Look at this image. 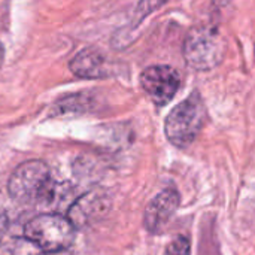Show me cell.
<instances>
[{"mask_svg":"<svg viewBox=\"0 0 255 255\" xmlns=\"http://www.w3.org/2000/svg\"><path fill=\"white\" fill-rule=\"evenodd\" d=\"M206 117L208 112L202 96L197 91L191 93L188 99L175 106L167 115L164 123L167 140L178 148L190 146L200 134Z\"/></svg>","mask_w":255,"mask_h":255,"instance_id":"1","label":"cell"},{"mask_svg":"<svg viewBox=\"0 0 255 255\" xmlns=\"http://www.w3.org/2000/svg\"><path fill=\"white\" fill-rule=\"evenodd\" d=\"M227 51V43L224 36L211 25L193 28L185 40L182 54L188 67L205 72L217 67Z\"/></svg>","mask_w":255,"mask_h":255,"instance_id":"2","label":"cell"},{"mask_svg":"<svg viewBox=\"0 0 255 255\" xmlns=\"http://www.w3.org/2000/svg\"><path fill=\"white\" fill-rule=\"evenodd\" d=\"M75 227L61 214H42L24 227V238L43 253H58L69 248L75 239Z\"/></svg>","mask_w":255,"mask_h":255,"instance_id":"3","label":"cell"},{"mask_svg":"<svg viewBox=\"0 0 255 255\" xmlns=\"http://www.w3.org/2000/svg\"><path fill=\"white\" fill-rule=\"evenodd\" d=\"M51 182V172L46 163L42 160H28L12 172L7 182V191L13 199L21 202L40 200Z\"/></svg>","mask_w":255,"mask_h":255,"instance_id":"4","label":"cell"},{"mask_svg":"<svg viewBox=\"0 0 255 255\" xmlns=\"http://www.w3.org/2000/svg\"><path fill=\"white\" fill-rule=\"evenodd\" d=\"M140 85L157 106H164L178 93L181 76L170 66H151L142 72Z\"/></svg>","mask_w":255,"mask_h":255,"instance_id":"5","label":"cell"},{"mask_svg":"<svg viewBox=\"0 0 255 255\" xmlns=\"http://www.w3.org/2000/svg\"><path fill=\"white\" fill-rule=\"evenodd\" d=\"M111 197L103 188H96L76 199L67 211V220L76 229H84L100 218L111 209Z\"/></svg>","mask_w":255,"mask_h":255,"instance_id":"6","label":"cell"},{"mask_svg":"<svg viewBox=\"0 0 255 255\" xmlns=\"http://www.w3.org/2000/svg\"><path fill=\"white\" fill-rule=\"evenodd\" d=\"M181 202L179 193L169 187L160 191L145 209V227L149 233H158L178 211Z\"/></svg>","mask_w":255,"mask_h":255,"instance_id":"7","label":"cell"},{"mask_svg":"<svg viewBox=\"0 0 255 255\" xmlns=\"http://www.w3.org/2000/svg\"><path fill=\"white\" fill-rule=\"evenodd\" d=\"M69 67L75 76L82 79H99L109 75L105 57L99 51L90 48L78 52L72 58Z\"/></svg>","mask_w":255,"mask_h":255,"instance_id":"8","label":"cell"},{"mask_svg":"<svg viewBox=\"0 0 255 255\" xmlns=\"http://www.w3.org/2000/svg\"><path fill=\"white\" fill-rule=\"evenodd\" d=\"M169 0H140L139 4L134 9V19H133V27H137L148 15L155 12L158 7H161L164 3Z\"/></svg>","mask_w":255,"mask_h":255,"instance_id":"9","label":"cell"},{"mask_svg":"<svg viewBox=\"0 0 255 255\" xmlns=\"http://www.w3.org/2000/svg\"><path fill=\"white\" fill-rule=\"evenodd\" d=\"M40 250L31 244L30 241H27L25 238L22 239H16L15 242H12L7 250L4 251V255H39Z\"/></svg>","mask_w":255,"mask_h":255,"instance_id":"10","label":"cell"},{"mask_svg":"<svg viewBox=\"0 0 255 255\" xmlns=\"http://www.w3.org/2000/svg\"><path fill=\"white\" fill-rule=\"evenodd\" d=\"M191 244L185 236H176L166 248L164 255H190Z\"/></svg>","mask_w":255,"mask_h":255,"instance_id":"11","label":"cell"},{"mask_svg":"<svg viewBox=\"0 0 255 255\" xmlns=\"http://www.w3.org/2000/svg\"><path fill=\"white\" fill-rule=\"evenodd\" d=\"M3 55H4V52H3V46H1V43H0V66H1V63H3Z\"/></svg>","mask_w":255,"mask_h":255,"instance_id":"12","label":"cell"}]
</instances>
